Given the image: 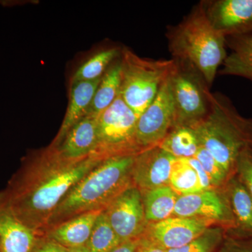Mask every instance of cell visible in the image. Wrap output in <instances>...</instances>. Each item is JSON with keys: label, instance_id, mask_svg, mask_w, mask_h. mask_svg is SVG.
<instances>
[{"label": "cell", "instance_id": "cell-24", "mask_svg": "<svg viewBox=\"0 0 252 252\" xmlns=\"http://www.w3.org/2000/svg\"><path fill=\"white\" fill-rule=\"evenodd\" d=\"M121 54L117 48L104 50L94 55L78 68L71 79L70 84L79 81H91L101 79L112 64L114 59Z\"/></svg>", "mask_w": 252, "mask_h": 252}, {"label": "cell", "instance_id": "cell-29", "mask_svg": "<svg viewBox=\"0 0 252 252\" xmlns=\"http://www.w3.org/2000/svg\"><path fill=\"white\" fill-rule=\"evenodd\" d=\"M235 175L238 177L252 198V151H245L237 162Z\"/></svg>", "mask_w": 252, "mask_h": 252}, {"label": "cell", "instance_id": "cell-27", "mask_svg": "<svg viewBox=\"0 0 252 252\" xmlns=\"http://www.w3.org/2000/svg\"><path fill=\"white\" fill-rule=\"evenodd\" d=\"M194 158L201 164L210 178L213 189L223 188L231 179L213 156L201 146Z\"/></svg>", "mask_w": 252, "mask_h": 252}, {"label": "cell", "instance_id": "cell-30", "mask_svg": "<svg viewBox=\"0 0 252 252\" xmlns=\"http://www.w3.org/2000/svg\"><path fill=\"white\" fill-rule=\"evenodd\" d=\"M68 249L44 235H40L31 252H67Z\"/></svg>", "mask_w": 252, "mask_h": 252}, {"label": "cell", "instance_id": "cell-9", "mask_svg": "<svg viewBox=\"0 0 252 252\" xmlns=\"http://www.w3.org/2000/svg\"><path fill=\"white\" fill-rule=\"evenodd\" d=\"M172 216L204 219L226 230L236 227L225 187L179 196Z\"/></svg>", "mask_w": 252, "mask_h": 252}, {"label": "cell", "instance_id": "cell-32", "mask_svg": "<svg viewBox=\"0 0 252 252\" xmlns=\"http://www.w3.org/2000/svg\"><path fill=\"white\" fill-rule=\"evenodd\" d=\"M137 252H167V250L159 246L148 238L142 236L140 238Z\"/></svg>", "mask_w": 252, "mask_h": 252}, {"label": "cell", "instance_id": "cell-20", "mask_svg": "<svg viewBox=\"0 0 252 252\" xmlns=\"http://www.w3.org/2000/svg\"><path fill=\"white\" fill-rule=\"evenodd\" d=\"M122 84V66L121 61H117L109 66L94 93L92 103L87 115L98 117L108 109L120 94Z\"/></svg>", "mask_w": 252, "mask_h": 252}, {"label": "cell", "instance_id": "cell-19", "mask_svg": "<svg viewBox=\"0 0 252 252\" xmlns=\"http://www.w3.org/2000/svg\"><path fill=\"white\" fill-rule=\"evenodd\" d=\"M234 215L237 234L252 239V198L236 175L225 186Z\"/></svg>", "mask_w": 252, "mask_h": 252}, {"label": "cell", "instance_id": "cell-1", "mask_svg": "<svg viewBox=\"0 0 252 252\" xmlns=\"http://www.w3.org/2000/svg\"><path fill=\"white\" fill-rule=\"evenodd\" d=\"M103 160L94 157L66 160L49 145L23 158L21 167L0 192L15 216L41 234L70 189Z\"/></svg>", "mask_w": 252, "mask_h": 252}, {"label": "cell", "instance_id": "cell-5", "mask_svg": "<svg viewBox=\"0 0 252 252\" xmlns=\"http://www.w3.org/2000/svg\"><path fill=\"white\" fill-rule=\"evenodd\" d=\"M120 95L139 118L157 97L176 66L171 60L144 59L124 48L121 51Z\"/></svg>", "mask_w": 252, "mask_h": 252}, {"label": "cell", "instance_id": "cell-3", "mask_svg": "<svg viewBox=\"0 0 252 252\" xmlns=\"http://www.w3.org/2000/svg\"><path fill=\"white\" fill-rule=\"evenodd\" d=\"M209 101L207 115L192 128L200 146L232 178L240 156L252 151V119L243 117L223 94L210 93Z\"/></svg>", "mask_w": 252, "mask_h": 252}, {"label": "cell", "instance_id": "cell-12", "mask_svg": "<svg viewBox=\"0 0 252 252\" xmlns=\"http://www.w3.org/2000/svg\"><path fill=\"white\" fill-rule=\"evenodd\" d=\"M209 21L225 37L252 34V0L203 2Z\"/></svg>", "mask_w": 252, "mask_h": 252}, {"label": "cell", "instance_id": "cell-4", "mask_svg": "<svg viewBox=\"0 0 252 252\" xmlns=\"http://www.w3.org/2000/svg\"><path fill=\"white\" fill-rule=\"evenodd\" d=\"M168 45L174 60L194 68L207 86L213 84L226 58V37L215 29L203 2L169 32Z\"/></svg>", "mask_w": 252, "mask_h": 252}, {"label": "cell", "instance_id": "cell-16", "mask_svg": "<svg viewBox=\"0 0 252 252\" xmlns=\"http://www.w3.org/2000/svg\"><path fill=\"white\" fill-rule=\"evenodd\" d=\"M103 210L81 214L53 225L41 232L51 240L67 249L86 246L97 217Z\"/></svg>", "mask_w": 252, "mask_h": 252}, {"label": "cell", "instance_id": "cell-14", "mask_svg": "<svg viewBox=\"0 0 252 252\" xmlns=\"http://www.w3.org/2000/svg\"><path fill=\"white\" fill-rule=\"evenodd\" d=\"M39 235L15 216L0 192V251L31 252Z\"/></svg>", "mask_w": 252, "mask_h": 252}, {"label": "cell", "instance_id": "cell-33", "mask_svg": "<svg viewBox=\"0 0 252 252\" xmlns=\"http://www.w3.org/2000/svg\"><path fill=\"white\" fill-rule=\"evenodd\" d=\"M140 238L122 242L109 252H137Z\"/></svg>", "mask_w": 252, "mask_h": 252}, {"label": "cell", "instance_id": "cell-26", "mask_svg": "<svg viewBox=\"0 0 252 252\" xmlns=\"http://www.w3.org/2000/svg\"><path fill=\"white\" fill-rule=\"evenodd\" d=\"M226 230L220 225H212L190 243L167 252H215L225 238Z\"/></svg>", "mask_w": 252, "mask_h": 252}, {"label": "cell", "instance_id": "cell-15", "mask_svg": "<svg viewBox=\"0 0 252 252\" xmlns=\"http://www.w3.org/2000/svg\"><path fill=\"white\" fill-rule=\"evenodd\" d=\"M97 119L86 116L73 126L61 143L55 147L63 158L79 160L92 157L97 145Z\"/></svg>", "mask_w": 252, "mask_h": 252}, {"label": "cell", "instance_id": "cell-11", "mask_svg": "<svg viewBox=\"0 0 252 252\" xmlns=\"http://www.w3.org/2000/svg\"><path fill=\"white\" fill-rule=\"evenodd\" d=\"M213 224L216 225L204 219L172 216L160 221L149 223L142 236L169 250L190 243Z\"/></svg>", "mask_w": 252, "mask_h": 252}, {"label": "cell", "instance_id": "cell-22", "mask_svg": "<svg viewBox=\"0 0 252 252\" xmlns=\"http://www.w3.org/2000/svg\"><path fill=\"white\" fill-rule=\"evenodd\" d=\"M159 147L176 158H193L200 144L192 127H174L167 134Z\"/></svg>", "mask_w": 252, "mask_h": 252}, {"label": "cell", "instance_id": "cell-34", "mask_svg": "<svg viewBox=\"0 0 252 252\" xmlns=\"http://www.w3.org/2000/svg\"><path fill=\"white\" fill-rule=\"evenodd\" d=\"M67 252H89V251L86 245V246L68 249Z\"/></svg>", "mask_w": 252, "mask_h": 252}, {"label": "cell", "instance_id": "cell-17", "mask_svg": "<svg viewBox=\"0 0 252 252\" xmlns=\"http://www.w3.org/2000/svg\"><path fill=\"white\" fill-rule=\"evenodd\" d=\"M101 79L70 84L69 104L61 128L50 145L57 147L69 130L87 115Z\"/></svg>", "mask_w": 252, "mask_h": 252}, {"label": "cell", "instance_id": "cell-6", "mask_svg": "<svg viewBox=\"0 0 252 252\" xmlns=\"http://www.w3.org/2000/svg\"><path fill=\"white\" fill-rule=\"evenodd\" d=\"M137 119L119 94L97 119V145L91 157L106 160L140 153L136 139Z\"/></svg>", "mask_w": 252, "mask_h": 252}, {"label": "cell", "instance_id": "cell-21", "mask_svg": "<svg viewBox=\"0 0 252 252\" xmlns=\"http://www.w3.org/2000/svg\"><path fill=\"white\" fill-rule=\"evenodd\" d=\"M141 193L148 223L160 221L172 217L179 195L170 186L141 190Z\"/></svg>", "mask_w": 252, "mask_h": 252}, {"label": "cell", "instance_id": "cell-35", "mask_svg": "<svg viewBox=\"0 0 252 252\" xmlns=\"http://www.w3.org/2000/svg\"><path fill=\"white\" fill-rule=\"evenodd\" d=\"M0 252H1V251H0Z\"/></svg>", "mask_w": 252, "mask_h": 252}, {"label": "cell", "instance_id": "cell-13", "mask_svg": "<svg viewBox=\"0 0 252 252\" xmlns=\"http://www.w3.org/2000/svg\"><path fill=\"white\" fill-rule=\"evenodd\" d=\"M176 159L159 146L142 151L135 157L132 170V183L140 190L169 186Z\"/></svg>", "mask_w": 252, "mask_h": 252}, {"label": "cell", "instance_id": "cell-25", "mask_svg": "<svg viewBox=\"0 0 252 252\" xmlns=\"http://www.w3.org/2000/svg\"><path fill=\"white\" fill-rule=\"evenodd\" d=\"M121 243L103 210L97 217L86 244L88 250L89 252H109Z\"/></svg>", "mask_w": 252, "mask_h": 252}, {"label": "cell", "instance_id": "cell-23", "mask_svg": "<svg viewBox=\"0 0 252 252\" xmlns=\"http://www.w3.org/2000/svg\"><path fill=\"white\" fill-rule=\"evenodd\" d=\"M169 186L179 196L203 191L198 176L187 158H177L172 166Z\"/></svg>", "mask_w": 252, "mask_h": 252}, {"label": "cell", "instance_id": "cell-10", "mask_svg": "<svg viewBox=\"0 0 252 252\" xmlns=\"http://www.w3.org/2000/svg\"><path fill=\"white\" fill-rule=\"evenodd\" d=\"M109 223L121 242L140 238L148 225L140 189L131 185L104 210Z\"/></svg>", "mask_w": 252, "mask_h": 252}, {"label": "cell", "instance_id": "cell-8", "mask_svg": "<svg viewBox=\"0 0 252 252\" xmlns=\"http://www.w3.org/2000/svg\"><path fill=\"white\" fill-rule=\"evenodd\" d=\"M174 122L175 106L170 76L153 102L137 119L136 139L140 152L160 145L173 128Z\"/></svg>", "mask_w": 252, "mask_h": 252}, {"label": "cell", "instance_id": "cell-7", "mask_svg": "<svg viewBox=\"0 0 252 252\" xmlns=\"http://www.w3.org/2000/svg\"><path fill=\"white\" fill-rule=\"evenodd\" d=\"M170 84L175 106L173 128L193 127L209 112L210 87L194 68L177 61L170 75Z\"/></svg>", "mask_w": 252, "mask_h": 252}, {"label": "cell", "instance_id": "cell-28", "mask_svg": "<svg viewBox=\"0 0 252 252\" xmlns=\"http://www.w3.org/2000/svg\"><path fill=\"white\" fill-rule=\"evenodd\" d=\"M219 252H252V239L226 230Z\"/></svg>", "mask_w": 252, "mask_h": 252}, {"label": "cell", "instance_id": "cell-2", "mask_svg": "<svg viewBox=\"0 0 252 252\" xmlns=\"http://www.w3.org/2000/svg\"><path fill=\"white\" fill-rule=\"evenodd\" d=\"M136 155L112 157L101 162L70 189L43 231L81 214L105 210L119 194L133 185L132 170Z\"/></svg>", "mask_w": 252, "mask_h": 252}, {"label": "cell", "instance_id": "cell-18", "mask_svg": "<svg viewBox=\"0 0 252 252\" xmlns=\"http://www.w3.org/2000/svg\"><path fill=\"white\" fill-rule=\"evenodd\" d=\"M231 49L222 64L220 75L237 76L252 81V34L226 37Z\"/></svg>", "mask_w": 252, "mask_h": 252}, {"label": "cell", "instance_id": "cell-31", "mask_svg": "<svg viewBox=\"0 0 252 252\" xmlns=\"http://www.w3.org/2000/svg\"><path fill=\"white\" fill-rule=\"evenodd\" d=\"M187 160H188L189 164L196 171L203 191L214 189L213 187H212L211 182H210L208 175H207L206 172L204 170L203 167H202L201 164L199 162L198 160L194 157L187 158Z\"/></svg>", "mask_w": 252, "mask_h": 252}]
</instances>
